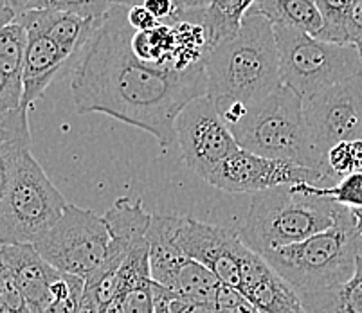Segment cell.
I'll return each instance as SVG.
<instances>
[{
  "mask_svg": "<svg viewBox=\"0 0 362 313\" xmlns=\"http://www.w3.org/2000/svg\"><path fill=\"white\" fill-rule=\"evenodd\" d=\"M127 6H112L72 72L71 95L78 114L110 115L153 135L163 150L177 143L180 112L207 95L204 64L170 71L134 54Z\"/></svg>",
  "mask_w": 362,
  "mask_h": 313,
  "instance_id": "1",
  "label": "cell"
},
{
  "mask_svg": "<svg viewBox=\"0 0 362 313\" xmlns=\"http://www.w3.org/2000/svg\"><path fill=\"white\" fill-rule=\"evenodd\" d=\"M204 67L207 95L216 108L259 103L283 85L274 25L249 13L238 35L209 51Z\"/></svg>",
  "mask_w": 362,
  "mask_h": 313,
  "instance_id": "2",
  "label": "cell"
},
{
  "mask_svg": "<svg viewBox=\"0 0 362 313\" xmlns=\"http://www.w3.org/2000/svg\"><path fill=\"white\" fill-rule=\"evenodd\" d=\"M348 207L312 184L279 186L252 194L240 238L263 256L332 229Z\"/></svg>",
  "mask_w": 362,
  "mask_h": 313,
  "instance_id": "3",
  "label": "cell"
},
{
  "mask_svg": "<svg viewBox=\"0 0 362 313\" xmlns=\"http://www.w3.org/2000/svg\"><path fill=\"white\" fill-rule=\"evenodd\" d=\"M67 200L51 182L31 144H0V242L35 243L51 229Z\"/></svg>",
  "mask_w": 362,
  "mask_h": 313,
  "instance_id": "4",
  "label": "cell"
},
{
  "mask_svg": "<svg viewBox=\"0 0 362 313\" xmlns=\"http://www.w3.org/2000/svg\"><path fill=\"white\" fill-rule=\"evenodd\" d=\"M361 249L357 214L346 209L332 229L305 242L271 250L263 258L299 295H310L350 281L357 270Z\"/></svg>",
  "mask_w": 362,
  "mask_h": 313,
  "instance_id": "5",
  "label": "cell"
},
{
  "mask_svg": "<svg viewBox=\"0 0 362 313\" xmlns=\"http://www.w3.org/2000/svg\"><path fill=\"white\" fill-rule=\"evenodd\" d=\"M229 130L242 150L265 159L325 171L335 184L339 182L312 146L303 98L285 85L247 108L238 123L229 124Z\"/></svg>",
  "mask_w": 362,
  "mask_h": 313,
  "instance_id": "6",
  "label": "cell"
},
{
  "mask_svg": "<svg viewBox=\"0 0 362 313\" xmlns=\"http://www.w3.org/2000/svg\"><path fill=\"white\" fill-rule=\"evenodd\" d=\"M281 83L303 100L362 74V56L355 45L322 42L305 31L274 25Z\"/></svg>",
  "mask_w": 362,
  "mask_h": 313,
  "instance_id": "7",
  "label": "cell"
},
{
  "mask_svg": "<svg viewBox=\"0 0 362 313\" xmlns=\"http://www.w3.org/2000/svg\"><path fill=\"white\" fill-rule=\"evenodd\" d=\"M33 245L58 272L87 281L107 259L110 234L103 216L69 203L60 220Z\"/></svg>",
  "mask_w": 362,
  "mask_h": 313,
  "instance_id": "8",
  "label": "cell"
},
{
  "mask_svg": "<svg viewBox=\"0 0 362 313\" xmlns=\"http://www.w3.org/2000/svg\"><path fill=\"white\" fill-rule=\"evenodd\" d=\"M168 238L187 258L202 263L211 270L222 286L240 288L242 261L249 247L242 242L240 232L220 225L199 222L193 216H156Z\"/></svg>",
  "mask_w": 362,
  "mask_h": 313,
  "instance_id": "9",
  "label": "cell"
},
{
  "mask_svg": "<svg viewBox=\"0 0 362 313\" xmlns=\"http://www.w3.org/2000/svg\"><path fill=\"white\" fill-rule=\"evenodd\" d=\"M303 112L312 146L327 164L334 146L362 141V74L303 100Z\"/></svg>",
  "mask_w": 362,
  "mask_h": 313,
  "instance_id": "10",
  "label": "cell"
},
{
  "mask_svg": "<svg viewBox=\"0 0 362 313\" xmlns=\"http://www.w3.org/2000/svg\"><path fill=\"white\" fill-rule=\"evenodd\" d=\"M175 131L184 163L206 182L220 164L240 150L209 95L192 101L180 112Z\"/></svg>",
  "mask_w": 362,
  "mask_h": 313,
  "instance_id": "11",
  "label": "cell"
},
{
  "mask_svg": "<svg viewBox=\"0 0 362 313\" xmlns=\"http://www.w3.org/2000/svg\"><path fill=\"white\" fill-rule=\"evenodd\" d=\"M207 184L226 193L256 194L279 186H296V184L332 187L335 186V180L325 171L310 170L283 160L265 159L240 148L235 155L216 167Z\"/></svg>",
  "mask_w": 362,
  "mask_h": 313,
  "instance_id": "12",
  "label": "cell"
},
{
  "mask_svg": "<svg viewBox=\"0 0 362 313\" xmlns=\"http://www.w3.org/2000/svg\"><path fill=\"white\" fill-rule=\"evenodd\" d=\"M148 242L153 281L175 293V297L182 301L216 302L222 285L215 273L177 249L156 216L151 218L148 229Z\"/></svg>",
  "mask_w": 362,
  "mask_h": 313,
  "instance_id": "13",
  "label": "cell"
},
{
  "mask_svg": "<svg viewBox=\"0 0 362 313\" xmlns=\"http://www.w3.org/2000/svg\"><path fill=\"white\" fill-rule=\"evenodd\" d=\"M238 290L247 301L265 313H307L301 295L291 283L251 249L247 250L242 261V283Z\"/></svg>",
  "mask_w": 362,
  "mask_h": 313,
  "instance_id": "14",
  "label": "cell"
},
{
  "mask_svg": "<svg viewBox=\"0 0 362 313\" xmlns=\"http://www.w3.org/2000/svg\"><path fill=\"white\" fill-rule=\"evenodd\" d=\"M151 218L153 216L144 211L143 200H132L128 196L117 199L114 206L103 214L108 234H110L107 259L90 279H100L105 276L117 273L132 250L141 243L148 242V229L151 225Z\"/></svg>",
  "mask_w": 362,
  "mask_h": 313,
  "instance_id": "15",
  "label": "cell"
},
{
  "mask_svg": "<svg viewBox=\"0 0 362 313\" xmlns=\"http://www.w3.org/2000/svg\"><path fill=\"white\" fill-rule=\"evenodd\" d=\"M0 266L8 270L13 281L21 288L33 313H44L52 302V285L62 272L49 265L31 243L2 245Z\"/></svg>",
  "mask_w": 362,
  "mask_h": 313,
  "instance_id": "16",
  "label": "cell"
},
{
  "mask_svg": "<svg viewBox=\"0 0 362 313\" xmlns=\"http://www.w3.org/2000/svg\"><path fill=\"white\" fill-rule=\"evenodd\" d=\"M69 54L60 44L38 31H28V51L24 69V101L22 108L29 110L47 90L49 85L58 78L62 69L67 65Z\"/></svg>",
  "mask_w": 362,
  "mask_h": 313,
  "instance_id": "17",
  "label": "cell"
},
{
  "mask_svg": "<svg viewBox=\"0 0 362 313\" xmlns=\"http://www.w3.org/2000/svg\"><path fill=\"white\" fill-rule=\"evenodd\" d=\"M25 51L28 31L24 25L13 22L0 29V114L22 108Z\"/></svg>",
  "mask_w": 362,
  "mask_h": 313,
  "instance_id": "18",
  "label": "cell"
},
{
  "mask_svg": "<svg viewBox=\"0 0 362 313\" xmlns=\"http://www.w3.org/2000/svg\"><path fill=\"white\" fill-rule=\"evenodd\" d=\"M101 20L85 18L74 13L56 11V9H33L16 18V24L24 25L25 31H38L60 44L69 54L78 49L87 47L94 33L101 25Z\"/></svg>",
  "mask_w": 362,
  "mask_h": 313,
  "instance_id": "19",
  "label": "cell"
},
{
  "mask_svg": "<svg viewBox=\"0 0 362 313\" xmlns=\"http://www.w3.org/2000/svg\"><path fill=\"white\" fill-rule=\"evenodd\" d=\"M249 13L265 16L272 25H285L312 36L322 29V16L315 0H256Z\"/></svg>",
  "mask_w": 362,
  "mask_h": 313,
  "instance_id": "20",
  "label": "cell"
},
{
  "mask_svg": "<svg viewBox=\"0 0 362 313\" xmlns=\"http://www.w3.org/2000/svg\"><path fill=\"white\" fill-rule=\"evenodd\" d=\"M255 2L256 0H209V4L204 8V25L209 49H215L238 35Z\"/></svg>",
  "mask_w": 362,
  "mask_h": 313,
  "instance_id": "21",
  "label": "cell"
},
{
  "mask_svg": "<svg viewBox=\"0 0 362 313\" xmlns=\"http://www.w3.org/2000/svg\"><path fill=\"white\" fill-rule=\"evenodd\" d=\"M301 299L307 313H362V249L350 281L325 292L301 295Z\"/></svg>",
  "mask_w": 362,
  "mask_h": 313,
  "instance_id": "22",
  "label": "cell"
},
{
  "mask_svg": "<svg viewBox=\"0 0 362 313\" xmlns=\"http://www.w3.org/2000/svg\"><path fill=\"white\" fill-rule=\"evenodd\" d=\"M132 49L134 54L159 69L179 71V40L173 25H159L151 31H136L132 36Z\"/></svg>",
  "mask_w": 362,
  "mask_h": 313,
  "instance_id": "23",
  "label": "cell"
},
{
  "mask_svg": "<svg viewBox=\"0 0 362 313\" xmlns=\"http://www.w3.org/2000/svg\"><path fill=\"white\" fill-rule=\"evenodd\" d=\"M322 16V29L315 38L339 45H351L348 33V18L355 0H315Z\"/></svg>",
  "mask_w": 362,
  "mask_h": 313,
  "instance_id": "24",
  "label": "cell"
},
{
  "mask_svg": "<svg viewBox=\"0 0 362 313\" xmlns=\"http://www.w3.org/2000/svg\"><path fill=\"white\" fill-rule=\"evenodd\" d=\"M110 8L112 4L108 0H38L33 9H56L101 20Z\"/></svg>",
  "mask_w": 362,
  "mask_h": 313,
  "instance_id": "25",
  "label": "cell"
},
{
  "mask_svg": "<svg viewBox=\"0 0 362 313\" xmlns=\"http://www.w3.org/2000/svg\"><path fill=\"white\" fill-rule=\"evenodd\" d=\"M0 144H31L28 110L21 108L0 114Z\"/></svg>",
  "mask_w": 362,
  "mask_h": 313,
  "instance_id": "26",
  "label": "cell"
},
{
  "mask_svg": "<svg viewBox=\"0 0 362 313\" xmlns=\"http://www.w3.org/2000/svg\"><path fill=\"white\" fill-rule=\"evenodd\" d=\"M327 194L351 211H362V171L342 177L335 186L327 187Z\"/></svg>",
  "mask_w": 362,
  "mask_h": 313,
  "instance_id": "27",
  "label": "cell"
},
{
  "mask_svg": "<svg viewBox=\"0 0 362 313\" xmlns=\"http://www.w3.org/2000/svg\"><path fill=\"white\" fill-rule=\"evenodd\" d=\"M143 6L160 25H177L189 9L182 4V0H144Z\"/></svg>",
  "mask_w": 362,
  "mask_h": 313,
  "instance_id": "28",
  "label": "cell"
},
{
  "mask_svg": "<svg viewBox=\"0 0 362 313\" xmlns=\"http://www.w3.org/2000/svg\"><path fill=\"white\" fill-rule=\"evenodd\" d=\"M216 305L223 313H265L247 301L240 290L229 288V286H222Z\"/></svg>",
  "mask_w": 362,
  "mask_h": 313,
  "instance_id": "29",
  "label": "cell"
},
{
  "mask_svg": "<svg viewBox=\"0 0 362 313\" xmlns=\"http://www.w3.org/2000/svg\"><path fill=\"white\" fill-rule=\"evenodd\" d=\"M123 313H156V301L151 292V283L148 286L130 290L123 295Z\"/></svg>",
  "mask_w": 362,
  "mask_h": 313,
  "instance_id": "30",
  "label": "cell"
},
{
  "mask_svg": "<svg viewBox=\"0 0 362 313\" xmlns=\"http://www.w3.org/2000/svg\"><path fill=\"white\" fill-rule=\"evenodd\" d=\"M38 0H2V28L13 24L28 11L35 8Z\"/></svg>",
  "mask_w": 362,
  "mask_h": 313,
  "instance_id": "31",
  "label": "cell"
},
{
  "mask_svg": "<svg viewBox=\"0 0 362 313\" xmlns=\"http://www.w3.org/2000/svg\"><path fill=\"white\" fill-rule=\"evenodd\" d=\"M128 22L136 31H151L159 28V22L144 6H132L128 8Z\"/></svg>",
  "mask_w": 362,
  "mask_h": 313,
  "instance_id": "32",
  "label": "cell"
},
{
  "mask_svg": "<svg viewBox=\"0 0 362 313\" xmlns=\"http://www.w3.org/2000/svg\"><path fill=\"white\" fill-rule=\"evenodd\" d=\"M170 313H223L216 302H195L175 299L170 306Z\"/></svg>",
  "mask_w": 362,
  "mask_h": 313,
  "instance_id": "33",
  "label": "cell"
},
{
  "mask_svg": "<svg viewBox=\"0 0 362 313\" xmlns=\"http://www.w3.org/2000/svg\"><path fill=\"white\" fill-rule=\"evenodd\" d=\"M348 33H350L351 45L358 47L362 40V0H355L354 8L348 18Z\"/></svg>",
  "mask_w": 362,
  "mask_h": 313,
  "instance_id": "34",
  "label": "cell"
},
{
  "mask_svg": "<svg viewBox=\"0 0 362 313\" xmlns=\"http://www.w3.org/2000/svg\"><path fill=\"white\" fill-rule=\"evenodd\" d=\"M80 301L81 299L76 297L54 299L44 313H78V305H80Z\"/></svg>",
  "mask_w": 362,
  "mask_h": 313,
  "instance_id": "35",
  "label": "cell"
},
{
  "mask_svg": "<svg viewBox=\"0 0 362 313\" xmlns=\"http://www.w3.org/2000/svg\"><path fill=\"white\" fill-rule=\"evenodd\" d=\"M78 313H103V306L98 301V297L85 286V292L81 295V301L78 305Z\"/></svg>",
  "mask_w": 362,
  "mask_h": 313,
  "instance_id": "36",
  "label": "cell"
},
{
  "mask_svg": "<svg viewBox=\"0 0 362 313\" xmlns=\"http://www.w3.org/2000/svg\"><path fill=\"white\" fill-rule=\"evenodd\" d=\"M112 6H127V8H132V6H143L144 0H108Z\"/></svg>",
  "mask_w": 362,
  "mask_h": 313,
  "instance_id": "37",
  "label": "cell"
},
{
  "mask_svg": "<svg viewBox=\"0 0 362 313\" xmlns=\"http://www.w3.org/2000/svg\"><path fill=\"white\" fill-rule=\"evenodd\" d=\"M182 4L186 8H206L209 4V0H182Z\"/></svg>",
  "mask_w": 362,
  "mask_h": 313,
  "instance_id": "38",
  "label": "cell"
},
{
  "mask_svg": "<svg viewBox=\"0 0 362 313\" xmlns=\"http://www.w3.org/2000/svg\"><path fill=\"white\" fill-rule=\"evenodd\" d=\"M357 49H358V51H361V56H362V40H361V44H358Z\"/></svg>",
  "mask_w": 362,
  "mask_h": 313,
  "instance_id": "39",
  "label": "cell"
}]
</instances>
